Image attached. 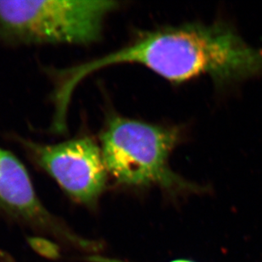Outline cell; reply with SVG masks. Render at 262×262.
Returning <instances> with one entry per match:
<instances>
[{"label": "cell", "instance_id": "cell-6", "mask_svg": "<svg viewBox=\"0 0 262 262\" xmlns=\"http://www.w3.org/2000/svg\"><path fill=\"white\" fill-rule=\"evenodd\" d=\"M170 262H195L193 261V260H187V259H177V260H171Z\"/></svg>", "mask_w": 262, "mask_h": 262}, {"label": "cell", "instance_id": "cell-5", "mask_svg": "<svg viewBox=\"0 0 262 262\" xmlns=\"http://www.w3.org/2000/svg\"><path fill=\"white\" fill-rule=\"evenodd\" d=\"M0 206L26 218L43 214L32 181L20 160L0 147Z\"/></svg>", "mask_w": 262, "mask_h": 262}, {"label": "cell", "instance_id": "cell-3", "mask_svg": "<svg viewBox=\"0 0 262 262\" xmlns=\"http://www.w3.org/2000/svg\"><path fill=\"white\" fill-rule=\"evenodd\" d=\"M111 0L0 1V37L20 43L89 45L101 38Z\"/></svg>", "mask_w": 262, "mask_h": 262}, {"label": "cell", "instance_id": "cell-4", "mask_svg": "<svg viewBox=\"0 0 262 262\" xmlns=\"http://www.w3.org/2000/svg\"><path fill=\"white\" fill-rule=\"evenodd\" d=\"M21 143L35 162L78 202L94 203L104 190L109 174L100 146L89 137L56 144Z\"/></svg>", "mask_w": 262, "mask_h": 262}, {"label": "cell", "instance_id": "cell-1", "mask_svg": "<svg viewBox=\"0 0 262 262\" xmlns=\"http://www.w3.org/2000/svg\"><path fill=\"white\" fill-rule=\"evenodd\" d=\"M118 64H141L174 85L208 76L219 89L262 75V50L224 21L161 27L103 57L56 71L58 94L70 99L85 77Z\"/></svg>", "mask_w": 262, "mask_h": 262}, {"label": "cell", "instance_id": "cell-2", "mask_svg": "<svg viewBox=\"0 0 262 262\" xmlns=\"http://www.w3.org/2000/svg\"><path fill=\"white\" fill-rule=\"evenodd\" d=\"M178 126H164L111 116L100 136V148L108 174L117 183L132 187L157 186L170 194L205 192L174 172L169 159L180 143Z\"/></svg>", "mask_w": 262, "mask_h": 262}]
</instances>
